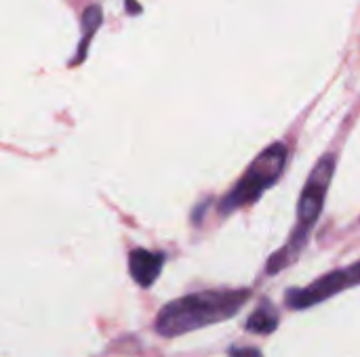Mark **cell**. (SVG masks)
I'll use <instances>...</instances> for the list:
<instances>
[{"label":"cell","mask_w":360,"mask_h":357,"mask_svg":"<svg viewBox=\"0 0 360 357\" xmlns=\"http://www.w3.org/2000/svg\"><path fill=\"white\" fill-rule=\"evenodd\" d=\"M249 288L192 292L167 303L158 311L154 328L160 337L175 339L234 318L249 303Z\"/></svg>","instance_id":"obj_1"},{"label":"cell","mask_w":360,"mask_h":357,"mask_svg":"<svg viewBox=\"0 0 360 357\" xmlns=\"http://www.w3.org/2000/svg\"><path fill=\"white\" fill-rule=\"evenodd\" d=\"M333 170H335V156L333 154L323 156L316 162V166L312 168V173L306 181V187L300 196L295 227H293L287 244L268 259L266 271L270 276H276L285 267H291L300 259V255L304 252L308 238H310V234H312V229H314V225L323 213L325 198H327L331 179H333Z\"/></svg>","instance_id":"obj_2"},{"label":"cell","mask_w":360,"mask_h":357,"mask_svg":"<svg viewBox=\"0 0 360 357\" xmlns=\"http://www.w3.org/2000/svg\"><path fill=\"white\" fill-rule=\"evenodd\" d=\"M287 145L285 143H272L268 145L245 170V175L236 181V185L224 196L219 202V213L226 217L243 206L255 204L266 189H270L283 175L287 164Z\"/></svg>","instance_id":"obj_3"},{"label":"cell","mask_w":360,"mask_h":357,"mask_svg":"<svg viewBox=\"0 0 360 357\" xmlns=\"http://www.w3.org/2000/svg\"><path fill=\"white\" fill-rule=\"evenodd\" d=\"M162 267H165L162 252H154L146 248H135L129 252V274L135 280V284L141 288H150L158 280Z\"/></svg>","instance_id":"obj_4"},{"label":"cell","mask_w":360,"mask_h":357,"mask_svg":"<svg viewBox=\"0 0 360 357\" xmlns=\"http://www.w3.org/2000/svg\"><path fill=\"white\" fill-rule=\"evenodd\" d=\"M103 21V13L97 4H91L84 13H82V40L78 44V50H76V57L70 61V65H78L84 61L86 57V50H89V44L93 40V34L97 32V27L101 25Z\"/></svg>","instance_id":"obj_5"},{"label":"cell","mask_w":360,"mask_h":357,"mask_svg":"<svg viewBox=\"0 0 360 357\" xmlns=\"http://www.w3.org/2000/svg\"><path fill=\"white\" fill-rule=\"evenodd\" d=\"M245 328L255 335H272L278 328V314L270 301H262L259 307L249 316Z\"/></svg>","instance_id":"obj_6"},{"label":"cell","mask_w":360,"mask_h":357,"mask_svg":"<svg viewBox=\"0 0 360 357\" xmlns=\"http://www.w3.org/2000/svg\"><path fill=\"white\" fill-rule=\"evenodd\" d=\"M335 278L340 282L342 292L352 288V286H360V261H356L354 265H350L346 269H335Z\"/></svg>","instance_id":"obj_7"},{"label":"cell","mask_w":360,"mask_h":357,"mask_svg":"<svg viewBox=\"0 0 360 357\" xmlns=\"http://www.w3.org/2000/svg\"><path fill=\"white\" fill-rule=\"evenodd\" d=\"M230 357H264L257 347H234L230 351Z\"/></svg>","instance_id":"obj_8"},{"label":"cell","mask_w":360,"mask_h":357,"mask_svg":"<svg viewBox=\"0 0 360 357\" xmlns=\"http://www.w3.org/2000/svg\"><path fill=\"white\" fill-rule=\"evenodd\" d=\"M127 11H129L131 15H135V13H139L141 8H139V6L135 4V0H127Z\"/></svg>","instance_id":"obj_9"}]
</instances>
